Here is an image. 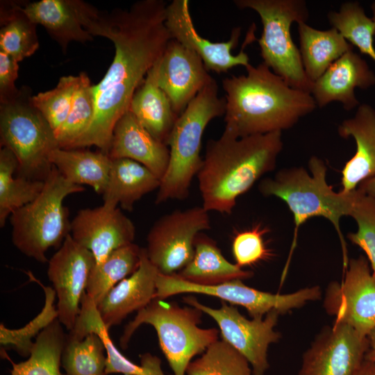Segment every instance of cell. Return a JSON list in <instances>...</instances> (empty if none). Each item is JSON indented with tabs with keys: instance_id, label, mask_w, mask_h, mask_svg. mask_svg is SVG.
Wrapping results in <instances>:
<instances>
[{
	"instance_id": "cell-22",
	"label": "cell",
	"mask_w": 375,
	"mask_h": 375,
	"mask_svg": "<svg viewBox=\"0 0 375 375\" xmlns=\"http://www.w3.org/2000/svg\"><path fill=\"white\" fill-rule=\"evenodd\" d=\"M343 138L354 139L356 149L342 170V190H356L363 181L375 176V110L360 104L353 117L344 119L338 128Z\"/></svg>"
},
{
	"instance_id": "cell-31",
	"label": "cell",
	"mask_w": 375,
	"mask_h": 375,
	"mask_svg": "<svg viewBox=\"0 0 375 375\" xmlns=\"http://www.w3.org/2000/svg\"><path fill=\"white\" fill-rule=\"evenodd\" d=\"M18 162L8 148L0 150V226L18 208L33 201L42 190L44 181L22 176L13 177Z\"/></svg>"
},
{
	"instance_id": "cell-5",
	"label": "cell",
	"mask_w": 375,
	"mask_h": 375,
	"mask_svg": "<svg viewBox=\"0 0 375 375\" xmlns=\"http://www.w3.org/2000/svg\"><path fill=\"white\" fill-rule=\"evenodd\" d=\"M226 101L218 96L213 78L178 116L167 142L169 162L160 180L156 204L188 197L191 183L203 162L201 141L208 123L224 115Z\"/></svg>"
},
{
	"instance_id": "cell-33",
	"label": "cell",
	"mask_w": 375,
	"mask_h": 375,
	"mask_svg": "<svg viewBox=\"0 0 375 375\" xmlns=\"http://www.w3.org/2000/svg\"><path fill=\"white\" fill-rule=\"evenodd\" d=\"M142 248L133 242L115 250L103 262L94 265L85 291L96 306L114 286L138 268Z\"/></svg>"
},
{
	"instance_id": "cell-34",
	"label": "cell",
	"mask_w": 375,
	"mask_h": 375,
	"mask_svg": "<svg viewBox=\"0 0 375 375\" xmlns=\"http://www.w3.org/2000/svg\"><path fill=\"white\" fill-rule=\"evenodd\" d=\"M327 16L332 28L353 47L375 61V24L372 18L366 15L358 2L343 3L338 12L331 11Z\"/></svg>"
},
{
	"instance_id": "cell-28",
	"label": "cell",
	"mask_w": 375,
	"mask_h": 375,
	"mask_svg": "<svg viewBox=\"0 0 375 375\" xmlns=\"http://www.w3.org/2000/svg\"><path fill=\"white\" fill-rule=\"evenodd\" d=\"M299 51L305 73L312 83L353 46L334 28H315L306 22L298 23Z\"/></svg>"
},
{
	"instance_id": "cell-37",
	"label": "cell",
	"mask_w": 375,
	"mask_h": 375,
	"mask_svg": "<svg viewBox=\"0 0 375 375\" xmlns=\"http://www.w3.org/2000/svg\"><path fill=\"white\" fill-rule=\"evenodd\" d=\"M27 274L30 279L39 284L44 290L45 299L42 310L22 328L9 329L3 324L0 325L1 344L13 349L22 356H30L34 344L32 338L38 336L44 328L58 319V312L54 305L56 295L54 289L42 284L31 272Z\"/></svg>"
},
{
	"instance_id": "cell-36",
	"label": "cell",
	"mask_w": 375,
	"mask_h": 375,
	"mask_svg": "<svg viewBox=\"0 0 375 375\" xmlns=\"http://www.w3.org/2000/svg\"><path fill=\"white\" fill-rule=\"evenodd\" d=\"M68 116L56 132L59 148L70 149L90 128L95 112L93 85L81 72Z\"/></svg>"
},
{
	"instance_id": "cell-40",
	"label": "cell",
	"mask_w": 375,
	"mask_h": 375,
	"mask_svg": "<svg viewBox=\"0 0 375 375\" xmlns=\"http://www.w3.org/2000/svg\"><path fill=\"white\" fill-rule=\"evenodd\" d=\"M78 80V76H62L53 89L31 97L32 103L49 122L55 134L68 116Z\"/></svg>"
},
{
	"instance_id": "cell-2",
	"label": "cell",
	"mask_w": 375,
	"mask_h": 375,
	"mask_svg": "<svg viewBox=\"0 0 375 375\" xmlns=\"http://www.w3.org/2000/svg\"><path fill=\"white\" fill-rule=\"evenodd\" d=\"M245 68L246 74L222 81L224 132L236 138L282 132L317 107L310 93L290 87L263 62Z\"/></svg>"
},
{
	"instance_id": "cell-14",
	"label": "cell",
	"mask_w": 375,
	"mask_h": 375,
	"mask_svg": "<svg viewBox=\"0 0 375 375\" xmlns=\"http://www.w3.org/2000/svg\"><path fill=\"white\" fill-rule=\"evenodd\" d=\"M165 24L172 38L194 51L208 71L222 73L236 66L246 67L250 64L244 48L255 40V24L249 30L239 53L233 55L232 50L238 44L240 28H233L229 40L225 42H215L204 38L194 28L188 0H174L167 4Z\"/></svg>"
},
{
	"instance_id": "cell-1",
	"label": "cell",
	"mask_w": 375,
	"mask_h": 375,
	"mask_svg": "<svg viewBox=\"0 0 375 375\" xmlns=\"http://www.w3.org/2000/svg\"><path fill=\"white\" fill-rule=\"evenodd\" d=\"M75 2L84 28L92 36L111 40L115 52L104 77L93 85L95 112L91 126L70 149L96 146L108 154L116 123L172 39L165 24L167 4L142 0L128 9L102 12L83 1Z\"/></svg>"
},
{
	"instance_id": "cell-32",
	"label": "cell",
	"mask_w": 375,
	"mask_h": 375,
	"mask_svg": "<svg viewBox=\"0 0 375 375\" xmlns=\"http://www.w3.org/2000/svg\"><path fill=\"white\" fill-rule=\"evenodd\" d=\"M0 51L18 62L39 47L34 24L20 9L19 1L1 3Z\"/></svg>"
},
{
	"instance_id": "cell-44",
	"label": "cell",
	"mask_w": 375,
	"mask_h": 375,
	"mask_svg": "<svg viewBox=\"0 0 375 375\" xmlns=\"http://www.w3.org/2000/svg\"><path fill=\"white\" fill-rule=\"evenodd\" d=\"M367 337L369 346L365 356V359L375 362V328L372 331Z\"/></svg>"
},
{
	"instance_id": "cell-23",
	"label": "cell",
	"mask_w": 375,
	"mask_h": 375,
	"mask_svg": "<svg viewBox=\"0 0 375 375\" xmlns=\"http://www.w3.org/2000/svg\"><path fill=\"white\" fill-rule=\"evenodd\" d=\"M90 333H97L104 344L106 375L115 373L124 375H165L161 368V360L157 356L150 353L140 355V365H138L119 351L103 324L95 303L85 292L81 302L80 313L69 336L81 340Z\"/></svg>"
},
{
	"instance_id": "cell-30",
	"label": "cell",
	"mask_w": 375,
	"mask_h": 375,
	"mask_svg": "<svg viewBox=\"0 0 375 375\" xmlns=\"http://www.w3.org/2000/svg\"><path fill=\"white\" fill-rule=\"evenodd\" d=\"M65 340L60 322L56 319L37 336L26 360L15 363L3 351L12 364L10 375H67L60 369Z\"/></svg>"
},
{
	"instance_id": "cell-3",
	"label": "cell",
	"mask_w": 375,
	"mask_h": 375,
	"mask_svg": "<svg viewBox=\"0 0 375 375\" xmlns=\"http://www.w3.org/2000/svg\"><path fill=\"white\" fill-rule=\"evenodd\" d=\"M283 147L281 131L242 138L223 131L208 140L197 175L202 207L231 214L238 199L275 168Z\"/></svg>"
},
{
	"instance_id": "cell-7",
	"label": "cell",
	"mask_w": 375,
	"mask_h": 375,
	"mask_svg": "<svg viewBox=\"0 0 375 375\" xmlns=\"http://www.w3.org/2000/svg\"><path fill=\"white\" fill-rule=\"evenodd\" d=\"M202 313L194 306L181 307L156 298L138 311L135 317L126 326L120 344L126 348L141 324H150L156 331L161 350L174 374L185 375L192 358L218 340L217 328L199 326Z\"/></svg>"
},
{
	"instance_id": "cell-16",
	"label": "cell",
	"mask_w": 375,
	"mask_h": 375,
	"mask_svg": "<svg viewBox=\"0 0 375 375\" xmlns=\"http://www.w3.org/2000/svg\"><path fill=\"white\" fill-rule=\"evenodd\" d=\"M94 265L92 252L70 234L49 260L47 275L58 297V319L69 331L80 313L81 299Z\"/></svg>"
},
{
	"instance_id": "cell-13",
	"label": "cell",
	"mask_w": 375,
	"mask_h": 375,
	"mask_svg": "<svg viewBox=\"0 0 375 375\" xmlns=\"http://www.w3.org/2000/svg\"><path fill=\"white\" fill-rule=\"evenodd\" d=\"M344 272L342 282L328 286L324 306L334 322L367 337L375 328V273L362 255L349 259Z\"/></svg>"
},
{
	"instance_id": "cell-11",
	"label": "cell",
	"mask_w": 375,
	"mask_h": 375,
	"mask_svg": "<svg viewBox=\"0 0 375 375\" xmlns=\"http://www.w3.org/2000/svg\"><path fill=\"white\" fill-rule=\"evenodd\" d=\"M202 206L174 210L157 219L147 236V256L159 273L178 274L192 260L194 242L210 228V219Z\"/></svg>"
},
{
	"instance_id": "cell-41",
	"label": "cell",
	"mask_w": 375,
	"mask_h": 375,
	"mask_svg": "<svg viewBox=\"0 0 375 375\" xmlns=\"http://www.w3.org/2000/svg\"><path fill=\"white\" fill-rule=\"evenodd\" d=\"M267 232V228L257 225L235 234L232 242V253L238 266L241 268L251 266L271 256L263 238Z\"/></svg>"
},
{
	"instance_id": "cell-15",
	"label": "cell",
	"mask_w": 375,
	"mask_h": 375,
	"mask_svg": "<svg viewBox=\"0 0 375 375\" xmlns=\"http://www.w3.org/2000/svg\"><path fill=\"white\" fill-rule=\"evenodd\" d=\"M369 346L368 337L334 322L321 331L304 353L299 375H354Z\"/></svg>"
},
{
	"instance_id": "cell-8",
	"label": "cell",
	"mask_w": 375,
	"mask_h": 375,
	"mask_svg": "<svg viewBox=\"0 0 375 375\" xmlns=\"http://www.w3.org/2000/svg\"><path fill=\"white\" fill-rule=\"evenodd\" d=\"M27 87L12 100L0 103L1 147L10 149L18 162L17 176L44 181L52 165L50 153L59 148L49 122L31 102Z\"/></svg>"
},
{
	"instance_id": "cell-6",
	"label": "cell",
	"mask_w": 375,
	"mask_h": 375,
	"mask_svg": "<svg viewBox=\"0 0 375 375\" xmlns=\"http://www.w3.org/2000/svg\"><path fill=\"white\" fill-rule=\"evenodd\" d=\"M85 188L65 178L52 165L40 194L10 216L12 241L23 254L38 262L48 261L45 253L60 247L71 232L65 197Z\"/></svg>"
},
{
	"instance_id": "cell-43",
	"label": "cell",
	"mask_w": 375,
	"mask_h": 375,
	"mask_svg": "<svg viewBox=\"0 0 375 375\" xmlns=\"http://www.w3.org/2000/svg\"><path fill=\"white\" fill-rule=\"evenodd\" d=\"M354 375H375V362L365 359Z\"/></svg>"
},
{
	"instance_id": "cell-42",
	"label": "cell",
	"mask_w": 375,
	"mask_h": 375,
	"mask_svg": "<svg viewBox=\"0 0 375 375\" xmlns=\"http://www.w3.org/2000/svg\"><path fill=\"white\" fill-rule=\"evenodd\" d=\"M18 62L0 51V103L10 101L19 93L15 82L18 76Z\"/></svg>"
},
{
	"instance_id": "cell-19",
	"label": "cell",
	"mask_w": 375,
	"mask_h": 375,
	"mask_svg": "<svg viewBox=\"0 0 375 375\" xmlns=\"http://www.w3.org/2000/svg\"><path fill=\"white\" fill-rule=\"evenodd\" d=\"M374 85V72L360 54L351 50L313 83L310 94L319 108L338 101L344 110H351L360 105L355 89H367Z\"/></svg>"
},
{
	"instance_id": "cell-29",
	"label": "cell",
	"mask_w": 375,
	"mask_h": 375,
	"mask_svg": "<svg viewBox=\"0 0 375 375\" xmlns=\"http://www.w3.org/2000/svg\"><path fill=\"white\" fill-rule=\"evenodd\" d=\"M49 159L61 175L76 185H88L103 194L109 178L112 159L102 151L80 149H53Z\"/></svg>"
},
{
	"instance_id": "cell-26",
	"label": "cell",
	"mask_w": 375,
	"mask_h": 375,
	"mask_svg": "<svg viewBox=\"0 0 375 375\" xmlns=\"http://www.w3.org/2000/svg\"><path fill=\"white\" fill-rule=\"evenodd\" d=\"M160 180L143 165L128 158L112 160L106 188L102 194L103 203L117 207L119 204L131 211L136 201L158 189Z\"/></svg>"
},
{
	"instance_id": "cell-20",
	"label": "cell",
	"mask_w": 375,
	"mask_h": 375,
	"mask_svg": "<svg viewBox=\"0 0 375 375\" xmlns=\"http://www.w3.org/2000/svg\"><path fill=\"white\" fill-rule=\"evenodd\" d=\"M159 272L142 248L138 268L114 286L97 305L100 317L108 331L130 313L139 311L155 299Z\"/></svg>"
},
{
	"instance_id": "cell-17",
	"label": "cell",
	"mask_w": 375,
	"mask_h": 375,
	"mask_svg": "<svg viewBox=\"0 0 375 375\" xmlns=\"http://www.w3.org/2000/svg\"><path fill=\"white\" fill-rule=\"evenodd\" d=\"M71 235L93 254L95 265L115 250L133 243L135 227L122 210L108 204L78 210L71 222Z\"/></svg>"
},
{
	"instance_id": "cell-9",
	"label": "cell",
	"mask_w": 375,
	"mask_h": 375,
	"mask_svg": "<svg viewBox=\"0 0 375 375\" xmlns=\"http://www.w3.org/2000/svg\"><path fill=\"white\" fill-rule=\"evenodd\" d=\"M240 9H251L260 16L262 32L258 40L263 62L290 87L310 93L313 83L307 77L299 49L292 40L294 22L308 18L303 0H235Z\"/></svg>"
},
{
	"instance_id": "cell-24",
	"label": "cell",
	"mask_w": 375,
	"mask_h": 375,
	"mask_svg": "<svg viewBox=\"0 0 375 375\" xmlns=\"http://www.w3.org/2000/svg\"><path fill=\"white\" fill-rule=\"evenodd\" d=\"M160 60L135 92L128 110L153 138L167 145L178 115L158 84Z\"/></svg>"
},
{
	"instance_id": "cell-10",
	"label": "cell",
	"mask_w": 375,
	"mask_h": 375,
	"mask_svg": "<svg viewBox=\"0 0 375 375\" xmlns=\"http://www.w3.org/2000/svg\"><path fill=\"white\" fill-rule=\"evenodd\" d=\"M183 293H197L216 297L231 305L246 308L252 318H262L271 311L281 315L299 308L308 302L321 297L318 286L301 289L297 292L280 294L262 292L244 284L240 279L223 283L203 285L183 280L177 274L165 275L158 273L156 278L155 299H165Z\"/></svg>"
},
{
	"instance_id": "cell-4",
	"label": "cell",
	"mask_w": 375,
	"mask_h": 375,
	"mask_svg": "<svg viewBox=\"0 0 375 375\" xmlns=\"http://www.w3.org/2000/svg\"><path fill=\"white\" fill-rule=\"evenodd\" d=\"M308 168L310 173L301 167L281 169L274 177L262 179L258 190L265 197L281 199L292 212L294 223L293 247L299 228L308 219L314 217L327 219L338 234L345 269L349 259L340 222L342 217L349 215L353 190L334 191L326 181V165L317 156L310 158Z\"/></svg>"
},
{
	"instance_id": "cell-45",
	"label": "cell",
	"mask_w": 375,
	"mask_h": 375,
	"mask_svg": "<svg viewBox=\"0 0 375 375\" xmlns=\"http://www.w3.org/2000/svg\"><path fill=\"white\" fill-rule=\"evenodd\" d=\"M358 188L375 197V176L363 181Z\"/></svg>"
},
{
	"instance_id": "cell-38",
	"label": "cell",
	"mask_w": 375,
	"mask_h": 375,
	"mask_svg": "<svg viewBox=\"0 0 375 375\" xmlns=\"http://www.w3.org/2000/svg\"><path fill=\"white\" fill-rule=\"evenodd\" d=\"M246 358L223 340H216L188 365L187 375H251Z\"/></svg>"
},
{
	"instance_id": "cell-12",
	"label": "cell",
	"mask_w": 375,
	"mask_h": 375,
	"mask_svg": "<svg viewBox=\"0 0 375 375\" xmlns=\"http://www.w3.org/2000/svg\"><path fill=\"white\" fill-rule=\"evenodd\" d=\"M186 304L194 306L211 317L219 327L222 340L228 342L249 362L253 375H264L269 367L267 360L269 346L278 342L280 333L275 331L278 316L271 311L262 318L249 319L233 305L222 301L219 308L203 305L192 296L185 297Z\"/></svg>"
},
{
	"instance_id": "cell-46",
	"label": "cell",
	"mask_w": 375,
	"mask_h": 375,
	"mask_svg": "<svg viewBox=\"0 0 375 375\" xmlns=\"http://www.w3.org/2000/svg\"><path fill=\"white\" fill-rule=\"evenodd\" d=\"M371 8H372V19L374 22V24H375V1L372 3V6H371Z\"/></svg>"
},
{
	"instance_id": "cell-25",
	"label": "cell",
	"mask_w": 375,
	"mask_h": 375,
	"mask_svg": "<svg viewBox=\"0 0 375 375\" xmlns=\"http://www.w3.org/2000/svg\"><path fill=\"white\" fill-rule=\"evenodd\" d=\"M21 10L36 25H42L65 52L70 42L93 40L83 26L75 0H41L21 3Z\"/></svg>"
},
{
	"instance_id": "cell-27",
	"label": "cell",
	"mask_w": 375,
	"mask_h": 375,
	"mask_svg": "<svg viewBox=\"0 0 375 375\" xmlns=\"http://www.w3.org/2000/svg\"><path fill=\"white\" fill-rule=\"evenodd\" d=\"M176 274L185 281L203 285L243 280L253 275L227 260L215 242L203 233L195 240L192 260Z\"/></svg>"
},
{
	"instance_id": "cell-39",
	"label": "cell",
	"mask_w": 375,
	"mask_h": 375,
	"mask_svg": "<svg viewBox=\"0 0 375 375\" xmlns=\"http://www.w3.org/2000/svg\"><path fill=\"white\" fill-rule=\"evenodd\" d=\"M349 216L357 223L358 230L347 238L365 251L375 273V197L358 188L353 190Z\"/></svg>"
},
{
	"instance_id": "cell-35",
	"label": "cell",
	"mask_w": 375,
	"mask_h": 375,
	"mask_svg": "<svg viewBox=\"0 0 375 375\" xmlns=\"http://www.w3.org/2000/svg\"><path fill=\"white\" fill-rule=\"evenodd\" d=\"M101 338L94 333L78 340L66 337L61 363L67 375H106V356Z\"/></svg>"
},
{
	"instance_id": "cell-18",
	"label": "cell",
	"mask_w": 375,
	"mask_h": 375,
	"mask_svg": "<svg viewBox=\"0 0 375 375\" xmlns=\"http://www.w3.org/2000/svg\"><path fill=\"white\" fill-rule=\"evenodd\" d=\"M208 72L194 51L169 40L159 61L157 80L178 116L213 79Z\"/></svg>"
},
{
	"instance_id": "cell-21",
	"label": "cell",
	"mask_w": 375,
	"mask_h": 375,
	"mask_svg": "<svg viewBox=\"0 0 375 375\" xmlns=\"http://www.w3.org/2000/svg\"><path fill=\"white\" fill-rule=\"evenodd\" d=\"M107 155L112 160H135L150 169L160 180L169 162L168 146L153 138L129 110L115 126Z\"/></svg>"
}]
</instances>
